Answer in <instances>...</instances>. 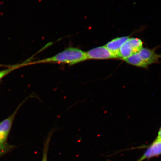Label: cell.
<instances>
[{"label":"cell","mask_w":161,"mask_h":161,"mask_svg":"<svg viewBox=\"0 0 161 161\" xmlns=\"http://www.w3.org/2000/svg\"><path fill=\"white\" fill-rule=\"evenodd\" d=\"M87 60L85 52L78 48L70 47L53 57L39 60L33 63H58L73 65Z\"/></svg>","instance_id":"1"},{"label":"cell","mask_w":161,"mask_h":161,"mask_svg":"<svg viewBox=\"0 0 161 161\" xmlns=\"http://www.w3.org/2000/svg\"><path fill=\"white\" fill-rule=\"evenodd\" d=\"M160 58L161 55L157 53L154 49L143 47L138 53L123 60L133 66L147 69L151 64L158 63Z\"/></svg>","instance_id":"2"},{"label":"cell","mask_w":161,"mask_h":161,"mask_svg":"<svg viewBox=\"0 0 161 161\" xmlns=\"http://www.w3.org/2000/svg\"><path fill=\"white\" fill-rule=\"evenodd\" d=\"M143 47V42L137 38H130L124 43L119 51V59L123 60L138 53Z\"/></svg>","instance_id":"3"},{"label":"cell","mask_w":161,"mask_h":161,"mask_svg":"<svg viewBox=\"0 0 161 161\" xmlns=\"http://www.w3.org/2000/svg\"><path fill=\"white\" fill-rule=\"evenodd\" d=\"M21 105V104L10 116L0 122V146L6 143L15 117Z\"/></svg>","instance_id":"4"},{"label":"cell","mask_w":161,"mask_h":161,"mask_svg":"<svg viewBox=\"0 0 161 161\" xmlns=\"http://www.w3.org/2000/svg\"><path fill=\"white\" fill-rule=\"evenodd\" d=\"M87 60H106L116 59L105 46L98 47L86 52Z\"/></svg>","instance_id":"5"},{"label":"cell","mask_w":161,"mask_h":161,"mask_svg":"<svg viewBox=\"0 0 161 161\" xmlns=\"http://www.w3.org/2000/svg\"><path fill=\"white\" fill-rule=\"evenodd\" d=\"M161 155V141L155 140L147 147L143 154L136 161H143Z\"/></svg>","instance_id":"6"},{"label":"cell","mask_w":161,"mask_h":161,"mask_svg":"<svg viewBox=\"0 0 161 161\" xmlns=\"http://www.w3.org/2000/svg\"><path fill=\"white\" fill-rule=\"evenodd\" d=\"M130 38L129 36L120 37L113 39L105 46L116 58H119V51L124 43Z\"/></svg>","instance_id":"7"},{"label":"cell","mask_w":161,"mask_h":161,"mask_svg":"<svg viewBox=\"0 0 161 161\" xmlns=\"http://www.w3.org/2000/svg\"><path fill=\"white\" fill-rule=\"evenodd\" d=\"M52 132L50 133L49 136L47 139L44 144V148H43V158L42 161H47V153H48V148L51 137Z\"/></svg>","instance_id":"8"},{"label":"cell","mask_w":161,"mask_h":161,"mask_svg":"<svg viewBox=\"0 0 161 161\" xmlns=\"http://www.w3.org/2000/svg\"><path fill=\"white\" fill-rule=\"evenodd\" d=\"M14 147V146L9 145L7 142L3 145H1L0 146V158L12 150Z\"/></svg>","instance_id":"9"},{"label":"cell","mask_w":161,"mask_h":161,"mask_svg":"<svg viewBox=\"0 0 161 161\" xmlns=\"http://www.w3.org/2000/svg\"><path fill=\"white\" fill-rule=\"evenodd\" d=\"M26 63L23 64H18V65H14V66L12 67L11 68H9L8 69L1 71H0V80L3 78H4L6 75L10 73V72L13 71L14 70L16 69H17L18 68L20 67L24 66V65H26Z\"/></svg>","instance_id":"10"},{"label":"cell","mask_w":161,"mask_h":161,"mask_svg":"<svg viewBox=\"0 0 161 161\" xmlns=\"http://www.w3.org/2000/svg\"><path fill=\"white\" fill-rule=\"evenodd\" d=\"M155 140L161 141V128H160V130H159L157 136L156 138L155 139Z\"/></svg>","instance_id":"11"}]
</instances>
